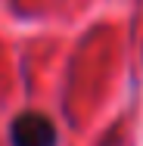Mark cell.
Returning a JSON list of instances; mask_svg holds the SVG:
<instances>
[{"label": "cell", "instance_id": "6da1fadb", "mask_svg": "<svg viewBox=\"0 0 143 146\" xmlns=\"http://www.w3.org/2000/svg\"><path fill=\"white\" fill-rule=\"evenodd\" d=\"M9 140L13 146H56V127L53 121L41 112H22L9 124Z\"/></svg>", "mask_w": 143, "mask_h": 146}]
</instances>
